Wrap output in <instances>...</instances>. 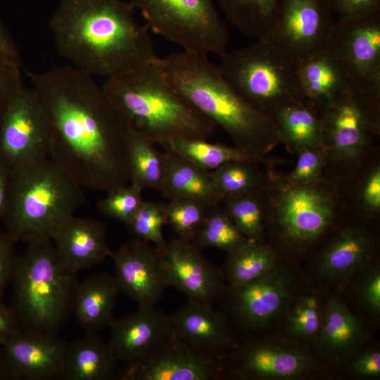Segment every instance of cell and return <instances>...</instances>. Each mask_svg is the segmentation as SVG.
Masks as SVG:
<instances>
[{"label": "cell", "mask_w": 380, "mask_h": 380, "mask_svg": "<svg viewBox=\"0 0 380 380\" xmlns=\"http://www.w3.org/2000/svg\"><path fill=\"white\" fill-rule=\"evenodd\" d=\"M27 74L49 122V157L84 189L129 184L131 125L103 87L70 65Z\"/></svg>", "instance_id": "cell-1"}, {"label": "cell", "mask_w": 380, "mask_h": 380, "mask_svg": "<svg viewBox=\"0 0 380 380\" xmlns=\"http://www.w3.org/2000/svg\"><path fill=\"white\" fill-rule=\"evenodd\" d=\"M127 0H61L49 23L58 53L92 76L118 77L157 60Z\"/></svg>", "instance_id": "cell-2"}, {"label": "cell", "mask_w": 380, "mask_h": 380, "mask_svg": "<svg viewBox=\"0 0 380 380\" xmlns=\"http://www.w3.org/2000/svg\"><path fill=\"white\" fill-rule=\"evenodd\" d=\"M161 63L172 87L201 115L222 127L234 146L258 163L281 142L272 117L244 100L208 54L174 51L161 58Z\"/></svg>", "instance_id": "cell-3"}, {"label": "cell", "mask_w": 380, "mask_h": 380, "mask_svg": "<svg viewBox=\"0 0 380 380\" xmlns=\"http://www.w3.org/2000/svg\"><path fill=\"white\" fill-rule=\"evenodd\" d=\"M131 127L163 146L175 139H207L214 123L192 107L170 84L161 58L102 86Z\"/></svg>", "instance_id": "cell-4"}, {"label": "cell", "mask_w": 380, "mask_h": 380, "mask_svg": "<svg viewBox=\"0 0 380 380\" xmlns=\"http://www.w3.org/2000/svg\"><path fill=\"white\" fill-rule=\"evenodd\" d=\"M85 201L84 188L47 156L12 170L3 221L17 241L51 240Z\"/></svg>", "instance_id": "cell-5"}, {"label": "cell", "mask_w": 380, "mask_h": 380, "mask_svg": "<svg viewBox=\"0 0 380 380\" xmlns=\"http://www.w3.org/2000/svg\"><path fill=\"white\" fill-rule=\"evenodd\" d=\"M12 281V304L21 330L58 335L72 314L79 281L51 239L28 243Z\"/></svg>", "instance_id": "cell-6"}, {"label": "cell", "mask_w": 380, "mask_h": 380, "mask_svg": "<svg viewBox=\"0 0 380 380\" xmlns=\"http://www.w3.org/2000/svg\"><path fill=\"white\" fill-rule=\"evenodd\" d=\"M325 168L344 180L362 167L380 132V98L353 80L320 112Z\"/></svg>", "instance_id": "cell-7"}, {"label": "cell", "mask_w": 380, "mask_h": 380, "mask_svg": "<svg viewBox=\"0 0 380 380\" xmlns=\"http://www.w3.org/2000/svg\"><path fill=\"white\" fill-rule=\"evenodd\" d=\"M219 56L217 65L224 78L257 110L270 116L279 107L302 99L296 65L270 40H256Z\"/></svg>", "instance_id": "cell-8"}, {"label": "cell", "mask_w": 380, "mask_h": 380, "mask_svg": "<svg viewBox=\"0 0 380 380\" xmlns=\"http://www.w3.org/2000/svg\"><path fill=\"white\" fill-rule=\"evenodd\" d=\"M267 215H270L281 247L292 253L308 250L329 229L338 207V188L322 179L300 186L271 183Z\"/></svg>", "instance_id": "cell-9"}, {"label": "cell", "mask_w": 380, "mask_h": 380, "mask_svg": "<svg viewBox=\"0 0 380 380\" xmlns=\"http://www.w3.org/2000/svg\"><path fill=\"white\" fill-rule=\"evenodd\" d=\"M127 1L148 29L183 50L218 56L226 51L230 36L216 0Z\"/></svg>", "instance_id": "cell-10"}, {"label": "cell", "mask_w": 380, "mask_h": 380, "mask_svg": "<svg viewBox=\"0 0 380 380\" xmlns=\"http://www.w3.org/2000/svg\"><path fill=\"white\" fill-rule=\"evenodd\" d=\"M334 23L326 0H280L267 39L296 65L328 46Z\"/></svg>", "instance_id": "cell-11"}, {"label": "cell", "mask_w": 380, "mask_h": 380, "mask_svg": "<svg viewBox=\"0 0 380 380\" xmlns=\"http://www.w3.org/2000/svg\"><path fill=\"white\" fill-rule=\"evenodd\" d=\"M51 132L44 108L32 87H23L0 122V154L12 170L49 156Z\"/></svg>", "instance_id": "cell-12"}, {"label": "cell", "mask_w": 380, "mask_h": 380, "mask_svg": "<svg viewBox=\"0 0 380 380\" xmlns=\"http://www.w3.org/2000/svg\"><path fill=\"white\" fill-rule=\"evenodd\" d=\"M328 47L346 66L354 82L380 97V13L338 20Z\"/></svg>", "instance_id": "cell-13"}, {"label": "cell", "mask_w": 380, "mask_h": 380, "mask_svg": "<svg viewBox=\"0 0 380 380\" xmlns=\"http://www.w3.org/2000/svg\"><path fill=\"white\" fill-rule=\"evenodd\" d=\"M223 357L196 348L173 336L142 360L119 369L121 380H213Z\"/></svg>", "instance_id": "cell-14"}, {"label": "cell", "mask_w": 380, "mask_h": 380, "mask_svg": "<svg viewBox=\"0 0 380 380\" xmlns=\"http://www.w3.org/2000/svg\"><path fill=\"white\" fill-rule=\"evenodd\" d=\"M231 352L230 372L241 379H294L317 367L311 355L281 340H253Z\"/></svg>", "instance_id": "cell-15"}, {"label": "cell", "mask_w": 380, "mask_h": 380, "mask_svg": "<svg viewBox=\"0 0 380 380\" xmlns=\"http://www.w3.org/2000/svg\"><path fill=\"white\" fill-rule=\"evenodd\" d=\"M157 250L168 287L186 295L188 299L208 303L224 292L220 270L191 241L177 237Z\"/></svg>", "instance_id": "cell-16"}, {"label": "cell", "mask_w": 380, "mask_h": 380, "mask_svg": "<svg viewBox=\"0 0 380 380\" xmlns=\"http://www.w3.org/2000/svg\"><path fill=\"white\" fill-rule=\"evenodd\" d=\"M294 289L292 275L278 265L251 281L228 288L230 310L243 329L258 330L287 307L293 298Z\"/></svg>", "instance_id": "cell-17"}, {"label": "cell", "mask_w": 380, "mask_h": 380, "mask_svg": "<svg viewBox=\"0 0 380 380\" xmlns=\"http://www.w3.org/2000/svg\"><path fill=\"white\" fill-rule=\"evenodd\" d=\"M109 257L114 263L113 276L120 293L139 306L156 305L168 288L156 247L134 237L110 251Z\"/></svg>", "instance_id": "cell-18"}, {"label": "cell", "mask_w": 380, "mask_h": 380, "mask_svg": "<svg viewBox=\"0 0 380 380\" xmlns=\"http://www.w3.org/2000/svg\"><path fill=\"white\" fill-rule=\"evenodd\" d=\"M108 345L123 366L135 364L173 336L169 315L156 305L139 306L109 325Z\"/></svg>", "instance_id": "cell-19"}, {"label": "cell", "mask_w": 380, "mask_h": 380, "mask_svg": "<svg viewBox=\"0 0 380 380\" xmlns=\"http://www.w3.org/2000/svg\"><path fill=\"white\" fill-rule=\"evenodd\" d=\"M67 344L58 335L21 330L1 345L11 379H61Z\"/></svg>", "instance_id": "cell-20"}, {"label": "cell", "mask_w": 380, "mask_h": 380, "mask_svg": "<svg viewBox=\"0 0 380 380\" xmlns=\"http://www.w3.org/2000/svg\"><path fill=\"white\" fill-rule=\"evenodd\" d=\"M169 317L174 336L201 350L223 357L237 346L227 319L212 303L188 299Z\"/></svg>", "instance_id": "cell-21"}, {"label": "cell", "mask_w": 380, "mask_h": 380, "mask_svg": "<svg viewBox=\"0 0 380 380\" xmlns=\"http://www.w3.org/2000/svg\"><path fill=\"white\" fill-rule=\"evenodd\" d=\"M106 232L103 222L72 215L58 226L51 241L63 263L77 273L109 257Z\"/></svg>", "instance_id": "cell-22"}, {"label": "cell", "mask_w": 380, "mask_h": 380, "mask_svg": "<svg viewBox=\"0 0 380 380\" xmlns=\"http://www.w3.org/2000/svg\"><path fill=\"white\" fill-rule=\"evenodd\" d=\"M294 72L301 98L319 113L352 81L346 66L328 46L297 63Z\"/></svg>", "instance_id": "cell-23"}, {"label": "cell", "mask_w": 380, "mask_h": 380, "mask_svg": "<svg viewBox=\"0 0 380 380\" xmlns=\"http://www.w3.org/2000/svg\"><path fill=\"white\" fill-rule=\"evenodd\" d=\"M374 251V241L365 230L346 227L324 248L318 259L317 269L327 279L343 281L365 267Z\"/></svg>", "instance_id": "cell-24"}, {"label": "cell", "mask_w": 380, "mask_h": 380, "mask_svg": "<svg viewBox=\"0 0 380 380\" xmlns=\"http://www.w3.org/2000/svg\"><path fill=\"white\" fill-rule=\"evenodd\" d=\"M120 291L113 275L99 272L79 282L75 291L72 313L85 333H96L108 327Z\"/></svg>", "instance_id": "cell-25"}, {"label": "cell", "mask_w": 380, "mask_h": 380, "mask_svg": "<svg viewBox=\"0 0 380 380\" xmlns=\"http://www.w3.org/2000/svg\"><path fill=\"white\" fill-rule=\"evenodd\" d=\"M165 156L166 171L160 191L164 198L193 200L210 208L223 202L210 172L173 152L165 151Z\"/></svg>", "instance_id": "cell-26"}, {"label": "cell", "mask_w": 380, "mask_h": 380, "mask_svg": "<svg viewBox=\"0 0 380 380\" xmlns=\"http://www.w3.org/2000/svg\"><path fill=\"white\" fill-rule=\"evenodd\" d=\"M364 335L358 319L343 300L332 296L324 308L321 327L314 343L327 357L341 360L355 351Z\"/></svg>", "instance_id": "cell-27"}, {"label": "cell", "mask_w": 380, "mask_h": 380, "mask_svg": "<svg viewBox=\"0 0 380 380\" xmlns=\"http://www.w3.org/2000/svg\"><path fill=\"white\" fill-rule=\"evenodd\" d=\"M118 360L108 343L96 333L67 344L61 379L110 380L116 379Z\"/></svg>", "instance_id": "cell-28"}, {"label": "cell", "mask_w": 380, "mask_h": 380, "mask_svg": "<svg viewBox=\"0 0 380 380\" xmlns=\"http://www.w3.org/2000/svg\"><path fill=\"white\" fill-rule=\"evenodd\" d=\"M273 119L282 142L291 153L307 148H322L321 118L309 103L299 99L275 110Z\"/></svg>", "instance_id": "cell-29"}, {"label": "cell", "mask_w": 380, "mask_h": 380, "mask_svg": "<svg viewBox=\"0 0 380 380\" xmlns=\"http://www.w3.org/2000/svg\"><path fill=\"white\" fill-rule=\"evenodd\" d=\"M278 265L277 253L272 246L248 239L228 253L220 272L227 288H233L270 272Z\"/></svg>", "instance_id": "cell-30"}, {"label": "cell", "mask_w": 380, "mask_h": 380, "mask_svg": "<svg viewBox=\"0 0 380 380\" xmlns=\"http://www.w3.org/2000/svg\"><path fill=\"white\" fill-rule=\"evenodd\" d=\"M156 144L131 127L127 151L129 183L141 189L160 191L166 171L165 152L159 151Z\"/></svg>", "instance_id": "cell-31"}, {"label": "cell", "mask_w": 380, "mask_h": 380, "mask_svg": "<svg viewBox=\"0 0 380 380\" xmlns=\"http://www.w3.org/2000/svg\"><path fill=\"white\" fill-rule=\"evenodd\" d=\"M280 0H216L227 20L241 33L255 40L267 39Z\"/></svg>", "instance_id": "cell-32"}, {"label": "cell", "mask_w": 380, "mask_h": 380, "mask_svg": "<svg viewBox=\"0 0 380 380\" xmlns=\"http://www.w3.org/2000/svg\"><path fill=\"white\" fill-rule=\"evenodd\" d=\"M163 147L165 151L173 152L209 172L234 161L258 163L252 156L236 146L210 143L207 139H175L169 141Z\"/></svg>", "instance_id": "cell-33"}, {"label": "cell", "mask_w": 380, "mask_h": 380, "mask_svg": "<svg viewBox=\"0 0 380 380\" xmlns=\"http://www.w3.org/2000/svg\"><path fill=\"white\" fill-rule=\"evenodd\" d=\"M262 191L226 198L224 210L239 229L248 239L263 242L267 202Z\"/></svg>", "instance_id": "cell-34"}, {"label": "cell", "mask_w": 380, "mask_h": 380, "mask_svg": "<svg viewBox=\"0 0 380 380\" xmlns=\"http://www.w3.org/2000/svg\"><path fill=\"white\" fill-rule=\"evenodd\" d=\"M248 240L236 228L225 210L216 206L209 210L191 242L201 250L214 248L228 254Z\"/></svg>", "instance_id": "cell-35"}, {"label": "cell", "mask_w": 380, "mask_h": 380, "mask_svg": "<svg viewBox=\"0 0 380 380\" xmlns=\"http://www.w3.org/2000/svg\"><path fill=\"white\" fill-rule=\"evenodd\" d=\"M255 164L246 161H234L210 172L215 184L224 200L263 190L265 179Z\"/></svg>", "instance_id": "cell-36"}, {"label": "cell", "mask_w": 380, "mask_h": 380, "mask_svg": "<svg viewBox=\"0 0 380 380\" xmlns=\"http://www.w3.org/2000/svg\"><path fill=\"white\" fill-rule=\"evenodd\" d=\"M323 310L315 293L300 296L289 313L286 326L289 333L294 338L315 342L321 327Z\"/></svg>", "instance_id": "cell-37"}, {"label": "cell", "mask_w": 380, "mask_h": 380, "mask_svg": "<svg viewBox=\"0 0 380 380\" xmlns=\"http://www.w3.org/2000/svg\"><path fill=\"white\" fill-rule=\"evenodd\" d=\"M167 221V203L158 201H144L125 224L134 238L151 243L157 248L167 243L163 228Z\"/></svg>", "instance_id": "cell-38"}, {"label": "cell", "mask_w": 380, "mask_h": 380, "mask_svg": "<svg viewBox=\"0 0 380 380\" xmlns=\"http://www.w3.org/2000/svg\"><path fill=\"white\" fill-rule=\"evenodd\" d=\"M211 208L189 199H172L167 203V221L177 237L192 241Z\"/></svg>", "instance_id": "cell-39"}, {"label": "cell", "mask_w": 380, "mask_h": 380, "mask_svg": "<svg viewBox=\"0 0 380 380\" xmlns=\"http://www.w3.org/2000/svg\"><path fill=\"white\" fill-rule=\"evenodd\" d=\"M142 189L129 183L107 192L97 203L103 215L126 224L137 212L141 203Z\"/></svg>", "instance_id": "cell-40"}, {"label": "cell", "mask_w": 380, "mask_h": 380, "mask_svg": "<svg viewBox=\"0 0 380 380\" xmlns=\"http://www.w3.org/2000/svg\"><path fill=\"white\" fill-rule=\"evenodd\" d=\"M293 170L288 175L275 178L280 186L293 187L310 184L322 179L325 157L322 148H307L299 151Z\"/></svg>", "instance_id": "cell-41"}, {"label": "cell", "mask_w": 380, "mask_h": 380, "mask_svg": "<svg viewBox=\"0 0 380 380\" xmlns=\"http://www.w3.org/2000/svg\"><path fill=\"white\" fill-rule=\"evenodd\" d=\"M362 214L367 218L376 217L380 213V166L375 163L365 172L357 192Z\"/></svg>", "instance_id": "cell-42"}, {"label": "cell", "mask_w": 380, "mask_h": 380, "mask_svg": "<svg viewBox=\"0 0 380 380\" xmlns=\"http://www.w3.org/2000/svg\"><path fill=\"white\" fill-rule=\"evenodd\" d=\"M23 87L21 63L0 54V122L8 105Z\"/></svg>", "instance_id": "cell-43"}, {"label": "cell", "mask_w": 380, "mask_h": 380, "mask_svg": "<svg viewBox=\"0 0 380 380\" xmlns=\"http://www.w3.org/2000/svg\"><path fill=\"white\" fill-rule=\"evenodd\" d=\"M17 241L6 231L0 230V296L13 279L19 256L16 253Z\"/></svg>", "instance_id": "cell-44"}, {"label": "cell", "mask_w": 380, "mask_h": 380, "mask_svg": "<svg viewBox=\"0 0 380 380\" xmlns=\"http://www.w3.org/2000/svg\"><path fill=\"white\" fill-rule=\"evenodd\" d=\"M340 20L367 17L380 13V0H326Z\"/></svg>", "instance_id": "cell-45"}, {"label": "cell", "mask_w": 380, "mask_h": 380, "mask_svg": "<svg viewBox=\"0 0 380 380\" xmlns=\"http://www.w3.org/2000/svg\"><path fill=\"white\" fill-rule=\"evenodd\" d=\"M360 299L365 307L372 313L380 312V271L372 268L367 273L360 286Z\"/></svg>", "instance_id": "cell-46"}, {"label": "cell", "mask_w": 380, "mask_h": 380, "mask_svg": "<svg viewBox=\"0 0 380 380\" xmlns=\"http://www.w3.org/2000/svg\"><path fill=\"white\" fill-rule=\"evenodd\" d=\"M349 369L361 376H379L380 374V353L369 350L355 355L350 361Z\"/></svg>", "instance_id": "cell-47"}, {"label": "cell", "mask_w": 380, "mask_h": 380, "mask_svg": "<svg viewBox=\"0 0 380 380\" xmlns=\"http://www.w3.org/2000/svg\"><path fill=\"white\" fill-rule=\"evenodd\" d=\"M21 331L19 322L11 308L0 296V345Z\"/></svg>", "instance_id": "cell-48"}, {"label": "cell", "mask_w": 380, "mask_h": 380, "mask_svg": "<svg viewBox=\"0 0 380 380\" xmlns=\"http://www.w3.org/2000/svg\"><path fill=\"white\" fill-rule=\"evenodd\" d=\"M12 170L0 154V223L3 221L8 206Z\"/></svg>", "instance_id": "cell-49"}, {"label": "cell", "mask_w": 380, "mask_h": 380, "mask_svg": "<svg viewBox=\"0 0 380 380\" xmlns=\"http://www.w3.org/2000/svg\"><path fill=\"white\" fill-rule=\"evenodd\" d=\"M0 54L21 63L20 53L13 35L0 19Z\"/></svg>", "instance_id": "cell-50"}, {"label": "cell", "mask_w": 380, "mask_h": 380, "mask_svg": "<svg viewBox=\"0 0 380 380\" xmlns=\"http://www.w3.org/2000/svg\"><path fill=\"white\" fill-rule=\"evenodd\" d=\"M11 379L4 351L0 349V380Z\"/></svg>", "instance_id": "cell-51"}]
</instances>
